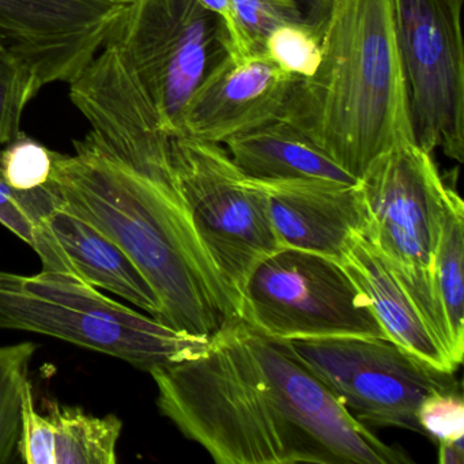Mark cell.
Wrapping results in <instances>:
<instances>
[{"label":"cell","mask_w":464,"mask_h":464,"mask_svg":"<svg viewBox=\"0 0 464 464\" xmlns=\"http://www.w3.org/2000/svg\"><path fill=\"white\" fill-rule=\"evenodd\" d=\"M169 161L200 238L240 297L254 268L281 248L265 195L219 143L178 135Z\"/></svg>","instance_id":"cell-7"},{"label":"cell","mask_w":464,"mask_h":464,"mask_svg":"<svg viewBox=\"0 0 464 464\" xmlns=\"http://www.w3.org/2000/svg\"><path fill=\"white\" fill-rule=\"evenodd\" d=\"M53 197L47 186L34 191H15L0 169V225L28 244L42 260L44 270L72 273L69 257L44 222Z\"/></svg>","instance_id":"cell-19"},{"label":"cell","mask_w":464,"mask_h":464,"mask_svg":"<svg viewBox=\"0 0 464 464\" xmlns=\"http://www.w3.org/2000/svg\"><path fill=\"white\" fill-rule=\"evenodd\" d=\"M74 148L55 153L47 184L53 202L137 263L161 303L160 323L210 338L240 316V297L200 238L170 161L135 164L92 131Z\"/></svg>","instance_id":"cell-1"},{"label":"cell","mask_w":464,"mask_h":464,"mask_svg":"<svg viewBox=\"0 0 464 464\" xmlns=\"http://www.w3.org/2000/svg\"><path fill=\"white\" fill-rule=\"evenodd\" d=\"M464 205L455 189H448L444 224L430 268L431 289L450 336V349L460 365L464 354Z\"/></svg>","instance_id":"cell-18"},{"label":"cell","mask_w":464,"mask_h":464,"mask_svg":"<svg viewBox=\"0 0 464 464\" xmlns=\"http://www.w3.org/2000/svg\"><path fill=\"white\" fill-rule=\"evenodd\" d=\"M44 222L69 257L75 276L97 289L129 301L160 322L161 303L153 286L118 244L88 222L59 208L53 199Z\"/></svg>","instance_id":"cell-16"},{"label":"cell","mask_w":464,"mask_h":464,"mask_svg":"<svg viewBox=\"0 0 464 464\" xmlns=\"http://www.w3.org/2000/svg\"><path fill=\"white\" fill-rule=\"evenodd\" d=\"M232 36L198 0H129L99 53L70 82L92 131L121 151L161 150L189 100L229 56Z\"/></svg>","instance_id":"cell-2"},{"label":"cell","mask_w":464,"mask_h":464,"mask_svg":"<svg viewBox=\"0 0 464 464\" xmlns=\"http://www.w3.org/2000/svg\"><path fill=\"white\" fill-rule=\"evenodd\" d=\"M360 235L417 295H433L430 268L444 224L448 189L431 153L406 142L382 154L358 180Z\"/></svg>","instance_id":"cell-9"},{"label":"cell","mask_w":464,"mask_h":464,"mask_svg":"<svg viewBox=\"0 0 464 464\" xmlns=\"http://www.w3.org/2000/svg\"><path fill=\"white\" fill-rule=\"evenodd\" d=\"M395 7L415 142L463 162V0H395Z\"/></svg>","instance_id":"cell-10"},{"label":"cell","mask_w":464,"mask_h":464,"mask_svg":"<svg viewBox=\"0 0 464 464\" xmlns=\"http://www.w3.org/2000/svg\"><path fill=\"white\" fill-rule=\"evenodd\" d=\"M238 37L237 56L265 53L271 32L304 21L295 0H229Z\"/></svg>","instance_id":"cell-22"},{"label":"cell","mask_w":464,"mask_h":464,"mask_svg":"<svg viewBox=\"0 0 464 464\" xmlns=\"http://www.w3.org/2000/svg\"><path fill=\"white\" fill-rule=\"evenodd\" d=\"M464 461V439L439 441L440 464H461Z\"/></svg>","instance_id":"cell-28"},{"label":"cell","mask_w":464,"mask_h":464,"mask_svg":"<svg viewBox=\"0 0 464 464\" xmlns=\"http://www.w3.org/2000/svg\"><path fill=\"white\" fill-rule=\"evenodd\" d=\"M320 34L319 67L295 82L281 121L360 180L382 154L415 142L395 0H333Z\"/></svg>","instance_id":"cell-4"},{"label":"cell","mask_w":464,"mask_h":464,"mask_svg":"<svg viewBox=\"0 0 464 464\" xmlns=\"http://www.w3.org/2000/svg\"><path fill=\"white\" fill-rule=\"evenodd\" d=\"M123 420L115 414L96 417L81 407L45 401L34 403L31 382L24 391L18 460L26 464H115Z\"/></svg>","instance_id":"cell-15"},{"label":"cell","mask_w":464,"mask_h":464,"mask_svg":"<svg viewBox=\"0 0 464 464\" xmlns=\"http://www.w3.org/2000/svg\"><path fill=\"white\" fill-rule=\"evenodd\" d=\"M238 319L281 341L387 338L342 263L301 249L279 248L254 268L241 292Z\"/></svg>","instance_id":"cell-6"},{"label":"cell","mask_w":464,"mask_h":464,"mask_svg":"<svg viewBox=\"0 0 464 464\" xmlns=\"http://www.w3.org/2000/svg\"><path fill=\"white\" fill-rule=\"evenodd\" d=\"M36 350L32 342L0 346V464L17 456L24 391L31 382L29 366Z\"/></svg>","instance_id":"cell-20"},{"label":"cell","mask_w":464,"mask_h":464,"mask_svg":"<svg viewBox=\"0 0 464 464\" xmlns=\"http://www.w3.org/2000/svg\"><path fill=\"white\" fill-rule=\"evenodd\" d=\"M265 53L287 74L308 80L322 61V34L305 21L284 24L266 40Z\"/></svg>","instance_id":"cell-23"},{"label":"cell","mask_w":464,"mask_h":464,"mask_svg":"<svg viewBox=\"0 0 464 464\" xmlns=\"http://www.w3.org/2000/svg\"><path fill=\"white\" fill-rule=\"evenodd\" d=\"M252 180L265 195L281 248L341 260L347 241L362 230L363 208L358 183Z\"/></svg>","instance_id":"cell-13"},{"label":"cell","mask_w":464,"mask_h":464,"mask_svg":"<svg viewBox=\"0 0 464 464\" xmlns=\"http://www.w3.org/2000/svg\"><path fill=\"white\" fill-rule=\"evenodd\" d=\"M55 151L21 132L0 151V169L15 191L29 192L47 186L53 170Z\"/></svg>","instance_id":"cell-24"},{"label":"cell","mask_w":464,"mask_h":464,"mask_svg":"<svg viewBox=\"0 0 464 464\" xmlns=\"http://www.w3.org/2000/svg\"><path fill=\"white\" fill-rule=\"evenodd\" d=\"M129 0H0V40L43 85L72 82L96 56Z\"/></svg>","instance_id":"cell-11"},{"label":"cell","mask_w":464,"mask_h":464,"mask_svg":"<svg viewBox=\"0 0 464 464\" xmlns=\"http://www.w3.org/2000/svg\"><path fill=\"white\" fill-rule=\"evenodd\" d=\"M285 342L366 426L422 434L417 420L420 401L433 391L459 387L455 372L436 368L387 338L331 336Z\"/></svg>","instance_id":"cell-8"},{"label":"cell","mask_w":464,"mask_h":464,"mask_svg":"<svg viewBox=\"0 0 464 464\" xmlns=\"http://www.w3.org/2000/svg\"><path fill=\"white\" fill-rule=\"evenodd\" d=\"M298 81L266 53L229 56L189 100L180 135L222 145L236 135L278 121Z\"/></svg>","instance_id":"cell-12"},{"label":"cell","mask_w":464,"mask_h":464,"mask_svg":"<svg viewBox=\"0 0 464 464\" xmlns=\"http://www.w3.org/2000/svg\"><path fill=\"white\" fill-rule=\"evenodd\" d=\"M43 86L31 64L0 40V145L21 134L26 107Z\"/></svg>","instance_id":"cell-21"},{"label":"cell","mask_w":464,"mask_h":464,"mask_svg":"<svg viewBox=\"0 0 464 464\" xmlns=\"http://www.w3.org/2000/svg\"><path fill=\"white\" fill-rule=\"evenodd\" d=\"M224 145L238 169L255 180L358 183L309 138L281 119L236 135Z\"/></svg>","instance_id":"cell-17"},{"label":"cell","mask_w":464,"mask_h":464,"mask_svg":"<svg viewBox=\"0 0 464 464\" xmlns=\"http://www.w3.org/2000/svg\"><path fill=\"white\" fill-rule=\"evenodd\" d=\"M206 9L218 14L227 24L232 36L233 47H235V56L238 53V37L237 29H236L235 20H233L232 9H230L229 0H198Z\"/></svg>","instance_id":"cell-27"},{"label":"cell","mask_w":464,"mask_h":464,"mask_svg":"<svg viewBox=\"0 0 464 464\" xmlns=\"http://www.w3.org/2000/svg\"><path fill=\"white\" fill-rule=\"evenodd\" d=\"M304 21L314 28H322L327 18L333 0H295Z\"/></svg>","instance_id":"cell-26"},{"label":"cell","mask_w":464,"mask_h":464,"mask_svg":"<svg viewBox=\"0 0 464 464\" xmlns=\"http://www.w3.org/2000/svg\"><path fill=\"white\" fill-rule=\"evenodd\" d=\"M162 415L218 464H335L290 401L276 347L229 320L199 352L151 369Z\"/></svg>","instance_id":"cell-3"},{"label":"cell","mask_w":464,"mask_h":464,"mask_svg":"<svg viewBox=\"0 0 464 464\" xmlns=\"http://www.w3.org/2000/svg\"><path fill=\"white\" fill-rule=\"evenodd\" d=\"M339 262L371 304L390 341L436 368L448 372L458 369L411 290L376 246L355 233L347 241Z\"/></svg>","instance_id":"cell-14"},{"label":"cell","mask_w":464,"mask_h":464,"mask_svg":"<svg viewBox=\"0 0 464 464\" xmlns=\"http://www.w3.org/2000/svg\"><path fill=\"white\" fill-rule=\"evenodd\" d=\"M0 328L53 336L146 372L189 357L208 342L107 297L74 274L53 270H0Z\"/></svg>","instance_id":"cell-5"},{"label":"cell","mask_w":464,"mask_h":464,"mask_svg":"<svg viewBox=\"0 0 464 464\" xmlns=\"http://www.w3.org/2000/svg\"><path fill=\"white\" fill-rule=\"evenodd\" d=\"M423 436L434 441L464 439V403L460 387L433 391L417 409Z\"/></svg>","instance_id":"cell-25"}]
</instances>
